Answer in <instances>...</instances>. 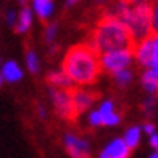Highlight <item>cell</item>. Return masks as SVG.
Segmentation results:
<instances>
[{"instance_id":"obj_7","label":"cell","mask_w":158,"mask_h":158,"mask_svg":"<svg viewBox=\"0 0 158 158\" xmlns=\"http://www.w3.org/2000/svg\"><path fill=\"white\" fill-rule=\"evenodd\" d=\"M63 145L71 158H90L92 156L90 142L85 137H82V135H77L76 132L64 134L63 135Z\"/></svg>"},{"instance_id":"obj_8","label":"cell","mask_w":158,"mask_h":158,"mask_svg":"<svg viewBox=\"0 0 158 158\" xmlns=\"http://www.w3.org/2000/svg\"><path fill=\"white\" fill-rule=\"evenodd\" d=\"M152 35L147 39H142L139 42H135L132 45L134 63H137L142 69H148L150 63H152V58H153V39H152Z\"/></svg>"},{"instance_id":"obj_5","label":"cell","mask_w":158,"mask_h":158,"mask_svg":"<svg viewBox=\"0 0 158 158\" xmlns=\"http://www.w3.org/2000/svg\"><path fill=\"white\" fill-rule=\"evenodd\" d=\"M48 95L50 102L55 113L63 119H74V108H73V100H71V90H61V89H53L48 87Z\"/></svg>"},{"instance_id":"obj_23","label":"cell","mask_w":158,"mask_h":158,"mask_svg":"<svg viewBox=\"0 0 158 158\" xmlns=\"http://www.w3.org/2000/svg\"><path fill=\"white\" fill-rule=\"evenodd\" d=\"M140 129H142V134H147L148 137H150L152 134L156 132V126H155L153 123H150V121H148V123H143V124L140 126Z\"/></svg>"},{"instance_id":"obj_6","label":"cell","mask_w":158,"mask_h":158,"mask_svg":"<svg viewBox=\"0 0 158 158\" xmlns=\"http://www.w3.org/2000/svg\"><path fill=\"white\" fill-rule=\"evenodd\" d=\"M98 94L95 90H92L90 87H74L71 90V100H73V108H74V114L89 113L92 108H95Z\"/></svg>"},{"instance_id":"obj_16","label":"cell","mask_w":158,"mask_h":158,"mask_svg":"<svg viewBox=\"0 0 158 158\" xmlns=\"http://www.w3.org/2000/svg\"><path fill=\"white\" fill-rule=\"evenodd\" d=\"M111 77H113V82L116 84L119 89H126V87H129V85L134 82V71L131 68H127V69L114 73Z\"/></svg>"},{"instance_id":"obj_25","label":"cell","mask_w":158,"mask_h":158,"mask_svg":"<svg viewBox=\"0 0 158 158\" xmlns=\"http://www.w3.org/2000/svg\"><path fill=\"white\" fill-rule=\"evenodd\" d=\"M148 143H150V147H152L153 150H158V132L150 135V137H148Z\"/></svg>"},{"instance_id":"obj_18","label":"cell","mask_w":158,"mask_h":158,"mask_svg":"<svg viewBox=\"0 0 158 158\" xmlns=\"http://www.w3.org/2000/svg\"><path fill=\"white\" fill-rule=\"evenodd\" d=\"M26 68L32 74H37L40 71V60L34 50H27L26 52Z\"/></svg>"},{"instance_id":"obj_19","label":"cell","mask_w":158,"mask_h":158,"mask_svg":"<svg viewBox=\"0 0 158 158\" xmlns=\"http://www.w3.org/2000/svg\"><path fill=\"white\" fill-rule=\"evenodd\" d=\"M152 39H153V58H152V63H150L148 69L152 71V74L158 81V34H153Z\"/></svg>"},{"instance_id":"obj_11","label":"cell","mask_w":158,"mask_h":158,"mask_svg":"<svg viewBox=\"0 0 158 158\" xmlns=\"http://www.w3.org/2000/svg\"><path fill=\"white\" fill-rule=\"evenodd\" d=\"M47 82H48V87H53V89H61V90H73L74 89L71 79L61 69L50 71L47 74Z\"/></svg>"},{"instance_id":"obj_2","label":"cell","mask_w":158,"mask_h":158,"mask_svg":"<svg viewBox=\"0 0 158 158\" xmlns=\"http://www.w3.org/2000/svg\"><path fill=\"white\" fill-rule=\"evenodd\" d=\"M114 18H118L126 26V29L131 35L132 42H139L142 39H147L153 34L152 27V5L139 3V5H129L124 0H119L113 5L110 13Z\"/></svg>"},{"instance_id":"obj_1","label":"cell","mask_w":158,"mask_h":158,"mask_svg":"<svg viewBox=\"0 0 158 158\" xmlns=\"http://www.w3.org/2000/svg\"><path fill=\"white\" fill-rule=\"evenodd\" d=\"M61 71L71 79L74 87H92L102 74L100 55L89 42L76 44L64 53Z\"/></svg>"},{"instance_id":"obj_3","label":"cell","mask_w":158,"mask_h":158,"mask_svg":"<svg viewBox=\"0 0 158 158\" xmlns=\"http://www.w3.org/2000/svg\"><path fill=\"white\" fill-rule=\"evenodd\" d=\"M89 44L97 50V53H105L118 48H131L134 42L129 35L126 26L118 18L105 15L95 24Z\"/></svg>"},{"instance_id":"obj_31","label":"cell","mask_w":158,"mask_h":158,"mask_svg":"<svg viewBox=\"0 0 158 158\" xmlns=\"http://www.w3.org/2000/svg\"><path fill=\"white\" fill-rule=\"evenodd\" d=\"M100 2H106V0H100Z\"/></svg>"},{"instance_id":"obj_4","label":"cell","mask_w":158,"mask_h":158,"mask_svg":"<svg viewBox=\"0 0 158 158\" xmlns=\"http://www.w3.org/2000/svg\"><path fill=\"white\" fill-rule=\"evenodd\" d=\"M134 63V53L132 47L131 48H118L111 50V52L100 53V66H102V73L106 74H114L118 71H123L131 68Z\"/></svg>"},{"instance_id":"obj_22","label":"cell","mask_w":158,"mask_h":158,"mask_svg":"<svg viewBox=\"0 0 158 158\" xmlns=\"http://www.w3.org/2000/svg\"><path fill=\"white\" fill-rule=\"evenodd\" d=\"M152 27L153 34H158V0L152 3Z\"/></svg>"},{"instance_id":"obj_9","label":"cell","mask_w":158,"mask_h":158,"mask_svg":"<svg viewBox=\"0 0 158 158\" xmlns=\"http://www.w3.org/2000/svg\"><path fill=\"white\" fill-rule=\"evenodd\" d=\"M131 152L132 150L126 145L123 139L114 137L102 147L97 158H131Z\"/></svg>"},{"instance_id":"obj_14","label":"cell","mask_w":158,"mask_h":158,"mask_svg":"<svg viewBox=\"0 0 158 158\" xmlns=\"http://www.w3.org/2000/svg\"><path fill=\"white\" fill-rule=\"evenodd\" d=\"M124 140V143L131 148V150H134L135 147L140 143V140H142V129H140V126H129L126 131L123 132V137H121Z\"/></svg>"},{"instance_id":"obj_21","label":"cell","mask_w":158,"mask_h":158,"mask_svg":"<svg viewBox=\"0 0 158 158\" xmlns=\"http://www.w3.org/2000/svg\"><path fill=\"white\" fill-rule=\"evenodd\" d=\"M56 31H58V26H56L55 23L47 26V29H45V40L48 42V44H53V42H55Z\"/></svg>"},{"instance_id":"obj_15","label":"cell","mask_w":158,"mask_h":158,"mask_svg":"<svg viewBox=\"0 0 158 158\" xmlns=\"http://www.w3.org/2000/svg\"><path fill=\"white\" fill-rule=\"evenodd\" d=\"M31 24H32V10L27 8V6H23V10H21L19 15H18L15 27L19 34H24V32L29 31Z\"/></svg>"},{"instance_id":"obj_27","label":"cell","mask_w":158,"mask_h":158,"mask_svg":"<svg viewBox=\"0 0 158 158\" xmlns=\"http://www.w3.org/2000/svg\"><path fill=\"white\" fill-rule=\"evenodd\" d=\"M129 5H139V3H148V0H124Z\"/></svg>"},{"instance_id":"obj_26","label":"cell","mask_w":158,"mask_h":158,"mask_svg":"<svg viewBox=\"0 0 158 158\" xmlns=\"http://www.w3.org/2000/svg\"><path fill=\"white\" fill-rule=\"evenodd\" d=\"M37 114H39L42 119H45V118L48 116V114H47V110L44 108V106H37Z\"/></svg>"},{"instance_id":"obj_17","label":"cell","mask_w":158,"mask_h":158,"mask_svg":"<svg viewBox=\"0 0 158 158\" xmlns=\"http://www.w3.org/2000/svg\"><path fill=\"white\" fill-rule=\"evenodd\" d=\"M142 111L148 118L155 116L156 111H158V100H156V97H153V95L145 97V100L142 102Z\"/></svg>"},{"instance_id":"obj_20","label":"cell","mask_w":158,"mask_h":158,"mask_svg":"<svg viewBox=\"0 0 158 158\" xmlns=\"http://www.w3.org/2000/svg\"><path fill=\"white\" fill-rule=\"evenodd\" d=\"M87 124L90 127H102V114L97 108H92L87 113Z\"/></svg>"},{"instance_id":"obj_10","label":"cell","mask_w":158,"mask_h":158,"mask_svg":"<svg viewBox=\"0 0 158 158\" xmlns=\"http://www.w3.org/2000/svg\"><path fill=\"white\" fill-rule=\"evenodd\" d=\"M0 74H2V79L5 82H11V84L19 82L21 79H23V76H24L21 66L16 61H13V60H8V61H5L2 64V68H0Z\"/></svg>"},{"instance_id":"obj_13","label":"cell","mask_w":158,"mask_h":158,"mask_svg":"<svg viewBox=\"0 0 158 158\" xmlns=\"http://www.w3.org/2000/svg\"><path fill=\"white\" fill-rule=\"evenodd\" d=\"M140 84H142V89L147 92L148 95H158V81L156 77L152 74L150 69H142V74H140Z\"/></svg>"},{"instance_id":"obj_29","label":"cell","mask_w":158,"mask_h":158,"mask_svg":"<svg viewBox=\"0 0 158 158\" xmlns=\"http://www.w3.org/2000/svg\"><path fill=\"white\" fill-rule=\"evenodd\" d=\"M148 158H158V150H153V153L150 155Z\"/></svg>"},{"instance_id":"obj_24","label":"cell","mask_w":158,"mask_h":158,"mask_svg":"<svg viewBox=\"0 0 158 158\" xmlns=\"http://www.w3.org/2000/svg\"><path fill=\"white\" fill-rule=\"evenodd\" d=\"M16 19H18V16H16V11L10 10L8 13H6V23H8L10 26H15V24H16Z\"/></svg>"},{"instance_id":"obj_12","label":"cell","mask_w":158,"mask_h":158,"mask_svg":"<svg viewBox=\"0 0 158 158\" xmlns=\"http://www.w3.org/2000/svg\"><path fill=\"white\" fill-rule=\"evenodd\" d=\"M53 10H55L53 0H34L32 2V13H35L44 21L53 15Z\"/></svg>"},{"instance_id":"obj_28","label":"cell","mask_w":158,"mask_h":158,"mask_svg":"<svg viewBox=\"0 0 158 158\" xmlns=\"http://www.w3.org/2000/svg\"><path fill=\"white\" fill-rule=\"evenodd\" d=\"M79 0H66V5L68 6H71V5H74V3H77Z\"/></svg>"},{"instance_id":"obj_30","label":"cell","mask_w":158,"mask_h":158,"mask_svg":"<svg viewBox=\"0 0 158 158\" xmlns=\"http://www.w3.org/2000/svg\"><path fill=\"white\" fill-rule=\"evenodd\" d=\"M3 84V79H2V74H0V85Z\"/></svg>"}]
</instances>
